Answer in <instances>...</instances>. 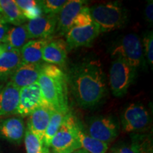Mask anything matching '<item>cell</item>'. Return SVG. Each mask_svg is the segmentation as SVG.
<instances>
[{
    "label": "cell",
    "instance_id": "1",
    "mask_svg": "<svg viewBox=\"0 0 153 153\" xmlns=\"http://www.w3.org/2000/svg\"><path fill=\"white\" fill-rule=\"evenodd\" d=\"M67 78L72 95L81 107H94L106 97V77L99 60H86L76 65Z\"/></svg>",
    "mask_w": 153,
    "mask_h": 153
},
{
    "label": "cell",
    "instance_id": "2",
    "mask_svg": "<svg viewBox=\"0 0 153 153\" xmlns=\"http://www.w3.org/2000/svg\"><path fill=\"white\" fill-rule=\"evenodd\" d=\"M38 83L43 99L57 111L68 113V78L60 67L43 63Z\"/></svg>",
    "mask_w": 153,
    "mask_h": 153
},
{
    "label": "cell",
    "instance_id": "3",
    "mask_svg": "<svg viewBox=\"0 0 153 153\" xmlns=\"http://www.w3.org/2000/svg\"><path fill=\"white\" fill-rule=\"evenodd\" d=\"M94 24L101 32H109L118 29L127 21V11L117 3L99 4L89 8Z\"/></svg>",
    "mask_w": 153,
    "mask_h": 153
},
{
    "label": "cell",
    "instance_id": "4",
    "mask_svg": "<svg viewBox=\"0 0 153 153\" xmlns=\"http://www.w3.org/2000/svg\"><path fill=\"white\" fill-rule=\"evenodd\" d=\"M78 124L75 116L69 111L53 137L50 146L51 153H70L81 149L77 135Z\"/></svg>",
    "mask_w": 153,
    "mask_h": 153
},
{
    "label": "cell",
    "instance_id": "5",
    "mask_svg": "<svg viewBox=\"0 0 153 153\" xmlns=\"http://www.w3.org/2000/svg\"><path fill=\"white\" fill-rule=\"evenodd\" d=\"M114 58H120L136 70L144 62L143 43L140 38L134 33L124 36L116 43L111 52Z\"/></svg>",
    "mask_w": 153,
    "mask_h": 153
},
{
    "label": "cell",
    "instance_id": "6",
    "mask_svg": "<svg viewBox=\"0 0 153 153\" xmlns=\"http://www.w3.org/2000/svg\"><path fill=\"white\" fill-rule=\"evenodd\" d=\"M135 70L122 59H114L109 71V84L115 97H120L126 94L135 78Z\"/></svg>",
    "mask_w": 153,
    "mask_h": 153
},
{
    "label": "cell",
    "instance_id": "7",
    "mask_svg": "<svg viewBox=\"0 0 153 153\" xmlns=\"http://www.w3.org/2000/svg\"><path fill=\"white\" fill-rule=\"evenodd\" d=\"M121 124L126 133H139L146 131L151 124V116L148 108L140 102L132 103L121 114Z\"/></svg>",
    "mask_w": 153,
    "mask_h": 153
},
{
    "label": "cell",
    "instance_id": "8",
    "mask_svg": "<svg viewBox=\"0 0 153 153\" xmlns=\"http://www.w3.org/2000/svg\"><path fill=\"white\" fill-rule=\"evenodd\" d=\"M89 136L109 144L118 137L119 124L111 116H101L89 120L87 131Z\"/></svg>",
    "mask_w": 153,
    "mask_h": 153
},
{
    "label": "cell",
    "instance_id": "9",
    "mask_svg": "<svg viewBox=\"0 0 153 153\" xmlns=\"http://www.w3.org/2000/svg\"><path fill=\"white\" fill-rule=\"evenodd\" d=\"M48 104L43 99L38 82L20 89L19 101L14 114L22 117L29 116L34 111Z\"/></svg>",
    "mask_w": 153,
    "mask_h": 153
},
{
    "label": "cell",
    "instance_id": "10",
    "mask_svg": "<svg viewBox=\"0 0 153 153\" xmlns=\"http://www.w3.org/2000/svg\"><path fill=\"white\" fill-rule=\"evenodd\" d=\"M57 15L43 14L26 24L29 39L51 38L57 29Z\"/></svg>",
    "mask_w": 153,
    "mask_h": 153
},
{
    "label": "cell",
    "instance_id": "11",
    "mask_svg": "<svg viewBox=\"0 0 153 153\" xmlns=\"http://www.w3.org/2000/svg\"><path fill=\"white\" fill-rule=\"evenodd\" d=\"M101 33L94 23L89 26H73L66 34L68 48L72 49L82 46H88Z\"/></svg>",
    "mask_w": 153,
    "mask_h": 153
},
{
    "label": "cell",
    "instance_id": "12",
    "mask_svg": "<svg viewBox=\"0 0 153 153\" xmlns=\"http://www.w3.org/2000/svg\"><path fill=\"white\" fill-rule=\"evenodd\" d=\"M43 63L26 64L22 63L12 74L9 81L15 87L21 89L38 82Z\"/></svg>",
    "mask_w": 153,
    "mask_h": 153
},
{
    "label": "cell",
    "instance_id": "13",
    "mask_svg": "<svg viewBox=\"0 0 153 153\" xmlns=\"http://www.w3.org/2000/svg\"><path fill=\"white\" fill-rule=\"evenodd\" d=\"M86 3L87 1L83 0L67 1L57 15L56 31H58L61 35H66L70 28L73 27L74 21L76 15L82 7H85Z\"/></svg>",
    "mask_w": 153,
    "mask_h": 153
},
{
    "label": "cell",
    "instance_id": "14",
    "mask_svg": "<svg viewBox=\"0 0 153 153\" xmlns=\"http://www.w3.org/2000/svg\"><path fill=\"white\" fill-rule=\"evenodd\" d=\"M55 111L53 107L48 104L37 108L28 116L26 128L43 140L51 116Z\"/></svg>",
    "mask_w": 153,
    "mask_h": 153
},
{
    "label": "cell",
    "instance_id": "15",
    "mask_svg": "<svg viewBox=\"0 0 153 153\" xmlns=\"http://www.w3.org/2000/svg\"><path fill=\"white\" fill-rule=\"evenodd\" d=\"M26 130L22 117H10L0 120V137L11 143L21 144Z\"/></svg>",
    "mask_w": 153,
    "mask_h": 153
},
{
    "label": "cell",
    "instance_id": "16",
    "mask_svg": "<svg viewBox=\"0 0 153 153\" xmlns=\"http://www.w3.org/2000/svg\"><path fill=\"white\" fill-rule=\"evenodd\" d=\"M68 50L66 42L63 39L51 40L44 48L42 60L48 64L63 66L67 60Z\"/></svg>",
    "mask_w": 153,
    "mask_h": 153
},
{
    "label": "cell",
    "instance_id": "17",
    "mask_svg": "<svg viewBox=\"0 0 153 153\" xmlns=\"http://www.w3.org/2000/svg\"><path fill=\"white\" fill-rule=\"evenodd\" d=\"M20 89L10 82L0 85V116L14 114L19 101Z\"/></svg>",
    "mask_w": 153,
    "mask_h": 153
},
{
    "label": "cell",
    "instance_id": "18",
    "mask_svg": "<svg viewBox=\"0 0 153 153\" xmlns=\"http://www.w3.org/2000/svg\"><path fill=\"white\" fill-rule=\"evenodd\" d=\"M22 62L20 51L11 49L6 51L0 57V82L9 80Z\"/></svg>",
    "mask_w": 153,
    "mask_h": 153
},
{
    "label": "cell",
    "instance_id": "19",
    "mask_svg": "<svg viewBox=\"0 0 153 153\" xmlns=\"http://www.w3.org/2000/svg\"><path fill=\"white\" fill-rule=\"evenodd\" d=\"M51 39H33L28 41L20 50L22 63L36 64L41 62L44 48Z\"/></svg>",
    "mask_w": 153,
    "mask_h": 153
},
{
    "label": "cell",
    "instance_id": "20",
    "mask_svg": "<svg viewBox=\"0 0 153 153\" xmlns=\"http://www.w3.org/2000/svg\"><path fill=\"white\" fill-rule=\"evenodd\" d=\"M29 41L26 24H23L9 28L2 43L7 46V50L20 51Z\"/></svg>",
    "mask_w": 153,
    "mask_h": 153
},
{
    "label": "cell",
    "instance_id": "21",
    "mask_svg": "<svg viewBox=\"0 0 153 153\" xmlns=\"http://www.w3.org/2000/svg\"><path fill=\"white\" fill-rule=\"evenodd\" d=\"M0 8L3 18L8 24L16 26L27 21L14 0H0Z\"/></svg>",
    "mask_w": 153,
    "mask_h": 153
},
{
    "label": "cell",
    "instance_id": "22",
    "mask_svg": "<svg viewBox=\"0 0 153 153\" xmlns=\"http://www.w3.org/2000/svg\"><path fill=\"white\" fill-rule=\"evenodd\" d=\"M77 135L81 148L89 153H106L108 149V144L89 136L82 128L79 123L77 128Z\"/></svg>",
    "mask_w": 153,
    "mask_h": 153
},
{
    "label": "cell",
    "instance_id": "23",
    "mask_svg": "<svg viewBox=\"0 0 153 153\" xmlns=\"http://www.w3.org/2000/svg\"><path fill=\"white\" fill-rule=\"evenodd\" d=\"M67 114H68V113L55 111L52 114V116H51L43 139L44 145L48 148L50 149V146H51V141H52L53 137L55 136L57 131L60 128Z\"/></svg>",
    "mask_w": 153,
    "mask_h": 153
},
{
    "label": "cell",
    "instance_id": "24",
    "mask_svg": "<svg viewBox=\"0 0 153 153\" xmlns=\"http://www.w3.org/2000/svg\"><path fill=\"white\" fill-rule=\"evenodd\" d=\"M19 8L22 11L26 20H33L43 15L40 1L36 0H14Z\"/></svg>",
    "mask_w": 153,
    "mask_h": 153
},
{
    "label": "cell",
    "instance_id": "25",
    "mask_svg": "<svg viewBox=\"0 0 153 153\" xmlns=\"http://www.w3.org/2000/svg\"><path fill=\"white\" fill-rule=\"evenodd\" d=\"M24 143L26 153H51L44 145L43 140L26 128L24 135Z\"/></svg>",
    "mask_w": 153,
    "mask_h": 153
},
{
    "label": "cell",
    "instance_id": "26",
    "mask_svg": "<svg viewBox=\"0 0 153 153\" xmlns=\"http://www.w3.org/2000/svg\"><path fill=\"white\" fill-rule=\"evenodd\" d=\"M131 145L135 153H153L152 140L150 135L133 133Z\"/></svg>",
    "mask_w": 153,
    "mask_h": 153
},
{
    "label": "cell",
    "instance_id": "27",
    "mask_svg": "<svg viewBox=\"0 0 153 153\" xmlns=\"http://www.w3.org/2000/svg\"><path fill=\"white\" fill-rule=\"evenodd\" d=\"M66 2L65 0H43L40 4L44 14L57 15Z\"/></svg>",
    "mask_w": 153,
    "mask_h": 153
},
{
    "label": "cell",
    "instance_id": "28",
    "mask_svg": "<svg viewBox=\"0 0 153 153\" xmlns=\"http://www.w3.org/2000/svg\"><path fill=\"white\" fill-rule=\"evenodd\" d=\"M94 23L90 14L89 7H83L74 21L73 26H89Z\"/></svg>",
    "mask_w": 153,
    "mask_h": 153
},
{
    "label": "cell",
    "instance_id": "29",
    "mask_svg": "<svg viewBox=\"0 0 153 153\" xmlns=\"http://www.w3.org/2000/svg\"><path fill=\"white\" fill-rule=\"evenodd\" d=\"M143 53L147 57L149 65L152 66L153 65V36L152 32H149L144 36L143 39Z\"/></svg>",
    "mask_w": 153,
    "mask_h": 153
},
{
    "label": "cell",
    "instance_id": "30",
    "mask_svg": "<svg viewBox=\"0 0 153 153\" xmlns=\"http://www.w3.org/2000/svg\"><path fill=\"white\" fill-rule=\"evenodd\" d=\"M108 153H135L131 144L120 143L116 144L110 149Z\"/></svg>",
    "mask_w": 153,
    "mask_h": 153
},
{
    "label": "cell",
    "instance_id": "31",
    "mask_svg": "<svg viewBox=\"0 0 153 153\" xmlns=\"http://www.w3.org/2000/svg\"><path fill=\"white\" fill-rule=\"evenodd\" d=\"M10 28L8 23L3 18V16H0V43H2L4 39L6 34Z\"/></svg>",
    "mask_w": 153,
    "mask_h": 153
},
{
    "label": "cell",
    "instance_id": "32",
    "mask_svg": "<svg viewBox=\"0 0 153 153\" xmlns=\"http://www.w3.org/2000/svg\"><path fill=\"white\" fill-rule=\"evenodd\" d=\"M145 16L146 21L152 24L153 22V2L152 1H149L145 9Z\"/></svg>",
    "mask_w": 153,
    "mask_h": 153
},
{
    "label": "cell",
    "instance_id": "33",
    "mask_svg": "<svg viewBox=\"0 0 153 153\" xmlns=\"http://www.w3.org/2000/svg\"><path fill=\"white\" fill-rule=\"evenodd\" d=\"M6 51H7V48L4 44L0 43V57L1 56V55L5 52Z\"/></svg>",
    "mask_w": 153,
    "mask_h": 153
},
{
    "label": "cell",
    "instance_id": "34",
    "mask_svg": "<svg viewBox=\"0 0 153 153\" xmlns=\"http://www.w3.org/2000/svg\"><path fill=\"white\" fill-rule=\"evenodd\" d=\"M70 153H89V152H87V151L84 150V149L81 148V149H79V150H75V151H74V152H70Z\"/></svg>",
    "mask_w": 153,
    "mask_h": 153
},
{
    "label": "cell",
    "instance_id": "35",
    "mask_svg": "<svg viewBox=\"0 0 153 153\" xmlns=\"http://www.w3.org/2000/svg\"><path fill=\"white\" fill-rule=\"evenodd\" d=\"M2 16V14H1V8H0V16Z\"/></svg>",
    "mask_w": 153,
    "mask_h": 153
}]
</instances>
